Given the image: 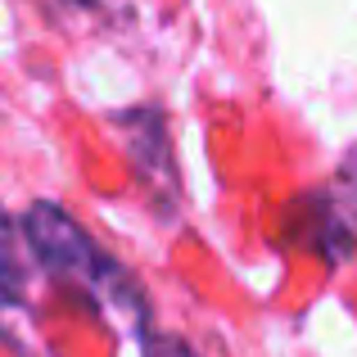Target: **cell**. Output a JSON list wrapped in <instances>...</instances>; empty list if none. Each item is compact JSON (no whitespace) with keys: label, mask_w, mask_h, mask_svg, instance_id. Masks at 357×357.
<instances>
[{"label":"cell","mask_w":357,"mask_h":357,"mask_svg":"<svg viewBox=\"0 0 357 357\" xmlns=\"http://www.w3.org/2000/svg\"><path fill=\"white\" fill-rule=\"evenodd\" d=\"M298 236L312 244L331 267L357 253V145L335 167L331 185L298 199Z\"/></svg>","instance_id":"7a4b0ae2"},{"label":"cell","mask_w":357,"mask_h":357,"mask_svg":"<svg viewBox=\"0 0 357 357\" xmlns=\"http://www.w3.org/2000/svg\"><path fill=\"white\" fill-rule=\"evenodd\" d=\"M73 5H96V0H73Z\"/></svg>","instance_id":"8992f818"},{"label":"cell","mask_w":357,"mask_h":357,"mask_svg":"<svg viewBox=\"0 0 357 357\" xmlns=\"http://www.w3.org/2000/svg\"><path fill=\"white\" fill-rule=\"evenodd\" d=\"M23 236H27V249H32L36 267L50 271L63 285L82 289V298H86L96 312L127 317V321L136 326V335L149 331V303H145V294H140L136 276H131L118 258H109V253L86 236V227L73 222L59 204L36 199L32 208L23 213Z\"/></svg>","instance_id":"6da1fadb"},{"label":"cell","mask_w":357,"mask_h":357,"mask_svg":"<svg viewBox=\"0 0 357 357\" xmlns=\"http://www.w3.org/2000/svg\"><path fill=\"white\" fill-rule=\"evenodd\" d=\"M18 231H23V222L14 227L0 208V294L9 303L27 298V262H36L32 249H27V236H18Z\"/></svg>","instance_id":"277c9868"},{"label":"cell","mask_w":357,"mask_h":357,"mask_svg":"<svg viewBox=\"0 0 357 357\" xmlns=\"http://www.w3.org/2000/svg\"><path fill=\"white\" fill-rule=\"evenodd\" d=\"M114 127L127 140L136 181L149 190L154 208L163 218H172L181 204V176H176V158H172V136H167V118L158 105H140V109H122L114 114Z\"/></svg>","instance_id":"3957f363"},{"label":"cell","mask_w":357,"mask_h":357,"mask_svg":"<svg viewBox=\"0 0 357 357\" xmlns=\"http://www.w3.org/2000/svg\"><path fill=\"white\" fill-rule=\"evenodd\" d=\"M140 353L145 357H199L181 335H158V331H140Z\"/></svg>","instance_id":"5b68a950"}]
</instances>
